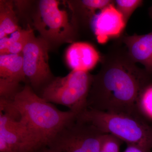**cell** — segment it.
<instances>
[{
    "mask_svg": "<svg viewBox=\"0 0 152 152\" xmlns=\"http://www.w3.org/2000/svg\"><path fill=\"white\" fill-rule=\"evenodd\" d=\"M100 62V70L93 77L87 109L140 115L138 97L152 76L133 61L120 38L102 56Z\"/></svg>",
    "mask_w": 152,
    "mask_h": 152,
    "instance_id": "cell-1",
    "label": "cell"
},
{
    "mask_svg": "<svg viewBox=\"0 0 152 152\" xmlns=\"http://www.w3.org/2000/svg\"><path fill=\"white\" fill-rule=\"evenodd\" d=\"M2 100L7 105L11 112L41 138L46 146L52 139L66 126L75 121L77 116L70 110H58L40 97L28 85L12 102Z\"/></svg>",
    "mask_w": 152,
    "mask_h": 152,
    "instance_id": "cell-2",
    "label": "cell"
},
{
    "mask_svg": "<svg viewBox=\"0 0 152 152\" xmlns=\"http://www.w3.org/2000/svg\"><path fill=\"white\" fill-rule=\"evenodd\" d=\"M77 119L92 125L105 134L152 152V125L140 115L87 109Z\"/></svg>",
    "mask_w": 152,
    "mask_h": 152,
    "instance_id": "cell-3",
    "label": "cell"
},
{
    "mask_svg": "<svg viewBox=\"0 0 152 152\" xmlns=\"http://www.w3.org/2000/svg\"><path fill=\"white\" fill-rule=\"evenodd\" d=\"M93 77L88 72L72 71L65 77H54L38 95L49 102L66 106L78 115L87 109Z\"/></svg>",
    "mask_w": 152,
    "mask_h": 152,
    "instance_id": "cell-4",
    "label": "cell"
},
{
    "mask_svg": "<svg viewBox=\"0 0 152 152\" xmlns=\"http://www.w3.org/2000/svg\"><path fill=\"white\" fill-rule=\"evenodd\" d=\"M33 20L35 28L50 45L75 42L78 36L72 18L60 7L59 1H39Z\"/></svg>",
    "mask_w": 152,
    "mask_h": 152,
    "instance_id": "cell-5",
    "label": "cell"
},
{
    "mask_svg": "<svg viewBox=\"0 0 152 152\" xmlns=\"http://www.w3.org/2000/svg\"><path fill=\"white\" fill-rule=\"evenodd\" d=\"M105 133L76 120L59 132L47 147L52 152H99Z\"/></svg>",
    "mask_w": 152,
    "mask_h": 152,
    "instance_id": "cell-6",
    "label": "cell"
},
{
    "mask_svg": "<svg viewBox=\"0 0 152 152\" xmlns=\"http://www.w3.org/2000/svg\"><path fill=\"white\" fill-rule=\"evenodd\" d=\"M50 47L46 41L36 37L33 31L22 52L25 76L35 92L54 77L49 65Z\"/></svg>",
    "mask_w": 152,
    "mask_h": 152,
    "instance_id": "cell-7",
    "label": "cell"
},
{
    "mask_svg": "<svg viewBox=\"0 0 152 152\" xmlns=\"http://www.w3.org/2000/svg\"><path fill=\"white\" fill-rule=\"evenodd\" d=\"M45 146L23 121L0 111V152H35Z\"/></svg>",
    "mask_w": 152,
    "mask_h": 152,
    "instance_id": "cell-8",
    "label": "cell"
},
{
    "mask_svg": "<svg viewBox=\"0 0 152 152\" xmlns=\"http://www.w3.org/2000/svg\"><path fill=\"white\" fill-rule=\"evenodd\" d=\"M126 24L114 3L107 6L95 16L92 29L99 43L105 44L111 39H118L124 34Z\"/></svg>",
    "mask_w": 152,
    "mask_h": 152,
    "instance_id": "cell-9",
    "label": "cell"
},
{
    "mask_svg": "<svg viewBox=\"0 0 152 152\" xmlns=\"http://www.w3.org/2000/svg\"><path fill=\"white\" fill-rule=\"evenodd\" d=\"M102 56L89 43L75 42L67 49L66 60L72 71L88 72L101 61Z\"/></svg>",
    "mask_w": 152,
    "mask_h": 152,
    "instance_id": "cell-10",
    "label": "cell"
},
{
    "mask_svg": "<svg viewBox=\"0 0 152 152\" xmlns=\"http://www.w3.org/2000/svg\"><path fill=\"white\" fill-rule=\"evenodd\" d=\"M120 39L133 61L143 65L152 77V31L144 35L124 34Z\"/></svg>",
    "mask_w": 152,
    "mask_h": 152,
    "instance_id": "cell-11",
    "label": "cell"
},
{
    "mask_svg": "<svg viewBox=\"0 0 152 152\" xmlns=\"http://www.w3.org/2000/svg\"><path fill=\"white\" fill-rule=\"evenodd\" d=\"M73 20L78 33L92 29V23L97 11L113 4L111 0H82L68 1Z\"/></svg>",
    "mask_w": 152,
    "mask_h": 152,
    "instance_id": "cell-12",
    "label": "cell"
},
{
    "mask_svg": "<svg viewBox=\"0 0 152 152\" xmlns=\"http://www.w3.org/2000/svg\"><path fill=\"white\" fill-rule=\"evenodd\" d=\"M22 53L0 55V82L20 86L26 80Z\"/></svg>",
    "mask_w": 152,
    "mask_h": 152,
    "instance_id": "cell-13",
    "label": "cell"
},
{
    "mask_svg": "<svg viewBox=\"0 0 152 152\" xmlns=\"http://www.w3.org/2000/svg\"><path fill=\"white\" fill-rule=\"evenodd\" d=\"M21 28L12 1H0V39Z\"/></svg>",
    "mask_w": 152,
    "mask_h": 152,
    "instance_id": "cell-14",
    "label": "cell"
},
{
    "mask_svg": "<svg viewBox=\"0 0 152 152\" xmlns=\"http://www.w3.org/2000/svg\"><path fill=\"white\" fill-rule=\"evenodd\" d=\"M138 113L148 122H152V80L142 88L137 102Z\"/></svg>",
    "mask_w": 152,
    "mask_h": 152,
    "instance_id": "cell-15",
    "label": "cell"
},
{
    "mask_svg": "<svg viewBox=\"0 0 152 152\" xmlns=\"http://www.w3.org/2000/svg\"><path fill=\"white\" fill-rule=\"evenodd\" d=\"M142 0H116L114 1L115 7L121 14L127 25L133 13L137 9L142 5Z\"/></svg>",
    "mask_w": 152,
    "mask_h": 152,
    "instance_id": "cell-16",
    "label": "cell"
},
{
    "mask_svg": "<svg viewBox=\"0 0 152 152\" xmlns=\"http://www.w3.org/2000/svg\"><path fill=\"white\" fill-rule=\"evenodd\" d=\"M123 142L111 134H105L103 137L99 152H121Z\"/></svg>",
    "mask_w": 152,
    "mask_h": 152,
    "instance_id": "cell-17",
    "label": "cell"
},
{
    "mask_svg": "<svg viewBox=\"0 0 152 152\" xmlns=\"http://www.w3.org/2000/svg\"><path fill=\"white\" fill-rule=\"evenodd\" d=\"M126 148L123 152H151L144 148L143 147L133 145V144H127Z\"/></svg>",
    "mask_w": 152,
    "mask_h": 152,
    "instance_id": "cell-18",
    "label": "cell"
},
{
    "mask_svg": "<svg viewBox=\"0 0 152 152\" xmlns=\"http://www.w3.org/2000/svg\"><path fill=\"white\" fill-rule=\"evenodd\" d=\"M10 46L9 37H6L0 39V55H5Z\"/></svg>",
    "mask_w": 152,
    "mask_h": 152,
    "instance_id": "cell-19",
    "label": "cell"
},
{
    "mask_svg": "<svg viewBox=\"0 0 152 152\" xmlns=\"http://www.w3.org/2000/svg\"><path fill=\"white\" fill-rule=\"evenodd\" d=\"M35 152H52L47 146L43 147Z\"/></svg>",
    "mask_w": 152,
    "mask_h": 152,
    "instance_id": "cell-20",
    "label": "cell"
},
{
    "mask_svg": "<svg viewBox=\"0 0 152 152\" xmlns=\"http://www.w3.org/2000/svg\"><path fill=\"white\" fill-rule=\"evenodd\" d=\"M148 14L151 18L152 19V5L148 9Z\"/></svg>",
    "mask_w": 152,
    "mask_h": 152,
    "instance_id": "cell-21",
    "label": "cell"
},
{
    "mask_svg": "<svg viewBox=\"0 0 152 152\" xmlns=\"http://www.w3.org/2000/svg\"><path fill=\"white\" fill-rule=\"evenodd\" d=\"M0 107H1V106H0ZM1 109L2 110L3 112H4V111H3V110L2 109H1ZM4 113H5V112H4ZM11 115H12V114H11ZM13 116H14V115H13Z\"/></svg>",
    "mask_w": 152,
    "mask_h": 152,
    "instance_id": "cell-22",
    "label": "cell"
},
{
    "mask_svg": "<svg viewBox=\"0 0 152 152\" xmlns=\"http://www.w3.org/2000/svg\"></svg>",
    "mask_w": 152,
    "mask_h": 152,
    "instance_id": "cell-23",
    "label": "cell"
}]
</instances>
